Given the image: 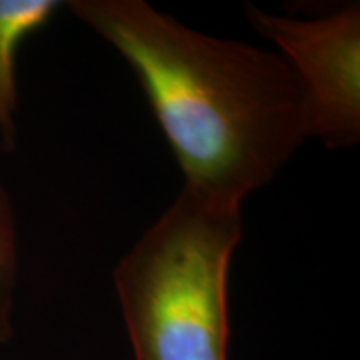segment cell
Here are the masks:
<instances>
[{
	"label": "cell",
	"mask_w": 360,
	"mask_h": 360,
	"mask_svg": "<svg viewBox=\"0 0 360 360\" xmlns=\"http://www.w3.org/2000/svg\"><path fill=\"white\" fill-rule=\"evenodd\" d=\"M19 270V240L11 197L0 182V344L12 334L11 312Z\"/></svg>",
	"instance_id": "cell-5"
},
{
	"label": "cell",
	"mask_w": 360,
	"mask_h": 360,
	"mask_svg": "<svg viewBox=\"0 0 360 360\" xmlns=\"http://www.w3.org/2000/svg\"><path fill=\"white\" fill-rule=\"evenodd\" d=\"M245 15L281 49L304 98L309 137L332 148L360 141V7L314 19L269 13L247 4Z\"/></svg>",
	"instance_id": "cell-3"
},
{
	"label": "cell",
	"mask_w": 360,
	"mask_h": 360,
	"mask_svg": "<svg viewBox=\"0 0 360 360\" xmlns=\"http://www.w3.org/2000/svg\"><path fill=\"white\" fill-rule=\"evenodd\" d=\"M69 8L134 70L184 187L242 205L309 139L302 94L281 53L202 34L143 0Z\"/></svg>",
	"instance_id": "cell-1"
},
{
	"label": "cell",
	"mask_w": 360,
	"mask_h": 360,
	"mask_svg": "<svg viewBox=\"0 0 360 360\" xmlns=\"http://www.w3.org/2000/svg\"><path fill=\"white\" fill-rule=\"evenodd\" d=\"M58 7L56 0H0V135L6 148L15 147L17 135V52L29 35L52 19Z\"/></svg>",
	"instance_id": "cell-4"
},
{
	"label": "cell",
	"mask_w": 360,
	"mask_h": 360,
	"mask_svg": "<svg viewBox=\"0 0 360 360\" xmlns=\"http://www.w3.org/2000/svg\"><path fill=\"white\" fill-rule=\"evenodd\" d=\"M242 205L182 187L114 270L135 360H227Z\"/></svg>",
	"instance_id": "cell-2"
}]
</instances>
